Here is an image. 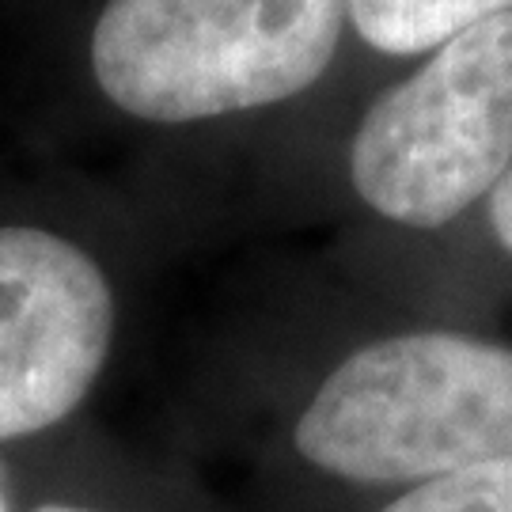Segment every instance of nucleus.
I'll return each instance as SVG.
<instances>
[{
    "mask_svg": "<svg viewBox=\"0 0 512 512\" xmlns=\"http://www.w3.org/2000/svg\"><path fill=\"white\" fill-rule=\"evenodd\" d=\"M380 512H512V456L410 486Z\"/></svg>",
    "mask_w": 512,
    "mask_h": 512,
    "instance_id": "423d86ee",
    "label": "nucleus"
},
{
    "mask_svg": "<svg viewBox=\"0 0 512 512\" xmlns=\"http://www.w3.org/2000/svg\"><path fill=\"white\" fill-rule=\"evenodd\" d=\"M38 512H92V509H73V505H42Z\"/></svg>",
    "mask_w": 512,
    "mask_h": 512,
    "instance_id": "1a4fd4ad",
    "label": "nucleus"
},
{
    "mask_svg": "<svg viewBox=\"0 0 512 512\" xmlns=\"http://www.w3.org/2000/svg\"><path fill=\"white\" fill-rule=\"evenodd\" d=\"M349 0H110L92 69L145 122H202L293 99L327 73Z\"/></svg>",
    "mask_w": 512,
    "mask_h": 512,
    "instance_id": "f03ea898",
    "label": "nucleus"
},
{
    "mask_svg": "<svg viewBox=\"0 0 512 512\" xmlns=\"http://www.w3.org/2000/svg\"><path fill=\"white\" fill-rule=\"evenodd\" d=\"M512 0H349V19L368 46L384 54H421L494 16H509Z\"/></svg>",
    "mask_w": 512,
    "mask_h": 512,
    "instance_id": "39448f33",
    "label": "nucleus"
},
{
    "mask_svg": "<svg viewBox=\"0 0 512 512\" xmlns=\"http://www.w3.org/2000/svg\"><path fill=\"white\" fill-rule=\"evenodd\" d=\"M0 512H12V497H8V471L0 463Z\"/></svg>",
    "mask_w": 512,
    "mask_h": 512,
    "instance_id": "6e6552de",
    "label": "nucleus"
},
{
    "mask_svg": "<svg viewBox=\"0 0 512 512\" xmlns=\"http://www.w3.org/2000/svg\"><path fill=\"white\" fill-rule=\"evenodd\" d=\"M512 164V12L444 42L384 92L349 148L353 190L380 217L440 228Z\"/></svg>",
    "mask_w": 512,
    "mask_h": 512,
    "instance_id": "7ed1b4c3",
    "label": "nucleus"
},
{
    "mask_svg": "<svg viewBox=\"0 0 512 512\" xmlns=\"http://www.w3.org/2000/svg\"><path fill=\"white\" fill-rule=\"evenodd\" d=\"M114 296L76 243L0 228V440L69 418L103 372Z\"/></svg>",
    "mask_w": 512,
    "mask_h": 512,
    "instance_id": "20e7f679",
    "label": "nucleus"
},
{
    "mask_svg": "<svg viewBox=\"0 0 512 512\" xmlns=\"http://www.w3.org/2000/svg\"><path fill=\"white\" fill-rule=\"evenodd\" d=\"M293 440L357 486H421L512 456V346L452 330L368 342L319 384Z\"/></svg>",
    "mask_w": 512,
    "mask_h": 512,
    "instance_id": "f257e3e1",
    "label": "nucleus"
},
{
    "mask_svg": "<svg viewBox=\"0 0 512 512\" xmlns=\"http://www.w3.org/2000/svg\"><path fill=\"white\" fill-rule=\"evenodd\" d=\"M490 224H494L497 239L512 251V164L501 175V183L490 190Z\"/></svg>",
    "mask_w": 512,
    "mask_h": 512,
    "instance_id": "0eeeda50",
    "label": "nucleus"
}]
</instances>
